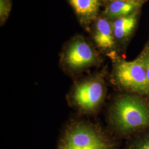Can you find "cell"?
<instances>
[{
	"label": "cell",
	"mask_w": 149,
	"mask_h": 149,
	"mask_svg": "<svg viewBox=\"0 0 149 149\" xmlns=\"http://www.w3.org/2000/svg\"><path fill=\"white\" fill-rule=\"evenodd\" d=\"M9 7H8V3L5 0H1V17L4 18L8 13Z\"/></svg>",
	"instance_id": "30bf717a"
},
{
	"label": "cell",
	"mask_w": 149,
	"mask_h": 149,
	"mask_svg": "<svg viewBox=\"0 0 149 149\" xmlns=\"http://www.w3.org/2000/svg\"><path fill=\"white\" fill-rule=\"evenodd\" d=\"M112 27L105 19H100L96 24L94 40L99 48L104 50L111 49L114 45Z\"/></svg>",
	"instance_id": "8992f818"
},
{
	"label": "cell",
	"mask_w": 149,
	"mask_h": 149,
	"mask_svg": "<svg viewBox=\"0 0 149 149\" xmlns=\"http://www.w3.org/2000/svg\"><path fill=\"white\" fill-rule=\"evenodd\" d=\"M105 95L103 81L98 76H90L78 80L70 89L68 100L70 105L84 114L96 112Z\"/></svg>",
	"instance_id": "6da1fadb"
},
{
	"label": "cell",
	"mask_w": 149,
	"mask_h": 149,
	"mask_svg": "<svg viewBox=\"0 0 149 149\" xmlns=\"http://www.w3.org/2000/svg\"><path fill=\"white\" fill-rule=\"evenodd\" d=\"M124 1H129V0H124Z\"/></svg>",
	"instance_id": "4fadbf2b"
},
{
	"label": "cell",
	"mask_w": 149,
	"mask_h": 149,
	"mask_svg": "<svg viewBox=\"0 0 149 149\" xmlns=\"http://www.w3.org/2000/svg\"><path fill=\"white\" fill-rule=\"evenodd\" d=\"M114 76L118 84L124 88L149 93V80L143 59L119 61L116 66Z\"/></svg>",
	"instance_id": "277c9868"
},
{
	"label": "cell",
	"mask_w": 149,
	"mask_h": 149,
	"mask_svg": "<svg viewBox=\"0 0 149 149\" xmlns=\"http://www.w3.org/2000/svg\"><path fill=\"white\" fill-rule=\"evenodd\" d=\"M136 23L135 16H125L117 19L113 23L114 36L118 39H123L128 36Z\"/></svg>",
	"instance_id": "52a82bcc"
},
{
	"label": "cell",
	"mask_w": 149,
	"mask_h": 149,
	"mask_svg": "<svg viewBox=\"0 0 149 149\" xmlns=\"http://www.w3.org/2000/svg\"><path fill=\"white\" fill-rule=\"evenodd\" d=\"M94 50L82 39H77L70 44L63 54V65L71 74H77L96 63Z\"/></svg>",
	"instance_id": "5b68a950"
},
{
	"label": "cell",
	"mask_w": 149,
	"mask_h": 149,
	"mask_svg": "<svg viewBox=\"0 0 149 149\" xmlns=\"http://www.w3.org/2000/svg\"><path fill=\"white\" fill-rule=\"evenodd\" d=\"M58 149H110V146L94 125L74 120L65 128Z\"/></svg>",
	"instance_id": "7a4b0ae2"
},
{
	"label": "cell",
	"mask_w": 149,
	"mask_h": 149,
	"mask_svg": "<svg viewBox=\"0 0 149 149\" xmlns=\"http://www.w3.org/2000/svg\"><path fill=\"white\" fill-rule=\"evenodd\" d=\"M77 13L83 16L95 14L99 7L98 0H70Z\"/></svg>",
	"instance_id": "9c48e42d"
},
{
	"label": "cell",
	"mask_w": 149,
	"mask_h": 149,
	"mask_svg": "<svg viewBox=\"0 0 149 149\" xmlns=\"http://www.w3.org/2000/svg\"><path fill=\"white\" fill-rule=\"evenodd\" d=\"M112 123L118 130L126 132L149 124V111L142 102L130 96L118 98L113 106Z\"/></svg>",
	"instance_id": "3957f363"
},
{
	"label": "cell",
	"mask_w": 149,
	"mask_h": 149,
	"mask_svg": "<svg viewBox=\"0 0 149 149\" xmlns=\"http://www.w3.org/2000/svg\"><path fill=\"white\" fill-rule=\"evenodd\" d=\"M135 3L129 1L115 0L107 8L106 14L111 17L127 16L135 8Z\"/></svg>",
	"instance_id": "ba28073f"
},
{
	"label": "cell",
	"mask_w": 149,
	"mask_h": 149,
	"mask_svg": "<svg viewBox=\"0 0 149 149\" xmlns=\"http://www.w3.org/2000/svg\"><path fill=\"white\" fill-rule=\"evenodd\" d=\"M136 149H149V140L140 143L136 147Z\"/></svg>",
	"instance_id": "8fae6325"
},
{
	"label": "cell",
	"mask_w": 149,
	"mask_h": 149,
	"mask_svg": "<svg viewBox=\"0 0 149 149\" xmlns=\"http://www.w3.org/2000/svg\"><path fill=\"white\" fill-rule=\"evenodd\" d=\"M144 60L146 74L149 80V54L146 57L145 59H144Z\"/></svg>",
	"instance_id": "7c38bea8"
}]
</instances>
